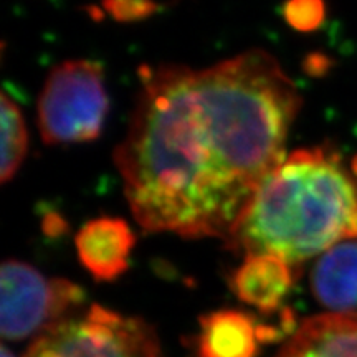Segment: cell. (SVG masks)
<instances>
[{
	"label": "cell",
	"instance_id": "6da1fadb",
	"mask_svg": "<svg viewBox=\"0 0 357 357\" xmlns=\"http://www.w3.org/2000/svg\"><path fill=\"white\" fill-rule=\"evenodd\" d=\"M114 151L124 195L147 231L225 242L258 187L287 158L303 100L278 60L248 50L202 70L142 66Z\"/></svg>",
	"mask_w": 357,
	"mask_h": 357
},
{
	"label": "cell",
	"instance_id": "7a4b0ae2",
	"mask_svg": "<svg viewBox=\"0 0 357 357\" xmlns=\"http://www.w3.org/2000/svg\"><path fill=\"white\" fill-rule=\"evenodd\" d=\"M357 238V171L331 147H301L268 174L225 240L247 255L300 265Z\"/></svg>",
	"mask_w": 357,
	"mask_h": 357
},
{
	"label": "cell",
	"instance_id": "3957f363",
	"mask_svg": "<svg viewBox=\"0 0 357 357\" xmlns=\"http://www.w3.org/2000/svg\"><path fill=\"white\" fill-rule=\"evenodd\" d=\"M108 114V93L100 63L68 60L48 73L38 96L37 119L45 144L95 141Z\"/></svg>",
	"mask_w": 357,
	"mask_h": 357
},
{
	"label": "cell",
	"instance_id": "277c9868",
	"mask_svg": "<svg viewBox=\"0 0 357 357\" xmlns=\"http://www.w3.org/2000/svg\"><path fill=\"white\" fill-rule=\"evenodd\" d=\"M25 357H164L146 321L100 305L38 336Z\"/></svg>",
	"mask_w": 357,
	"mask_h": 357
},
{
	"label": "cell",
	"instance_id": "5b68a950",
	"mask_svg": "<svg viewBox=\"0 0 357 357\" xmlns=\"http://www.w3.org/2000/svg\"><path fill=\"white\" fill-rule=\"evenodd\" d=\"M0 331L6 341L42 336L75 316L83 289L65 278H48L20 260H6L0 270Z\"/></svg>",
	"mask_w": 357,
	"mask_h": 357
},
{
	"label": "cell",
	"instance_id": "8992f818",
	"mask_svg": "<svg viewBox=\"0 0 357 357\" xmlns=\"http://www.w3.org/2000/svg\"><path fill=\"white\" fill-rule=\"evenodd\" d=\"M134 243L128 222L113 217L89 220L75 238L79 261L96 281L118 280L128 270Z\"/></svg>",
	"mask_w": 357,
	"mask_h": 357
},
{
	"label": "cell",
	"instance_id": "52a82bcc",
	"mask_svg": "<svg viewBox=\"0 0 357 357\" xmlns=\"http://www.w3.org/2000/svg\"><path fill=\"white\" fill-rule=\"evenodd\" d=\"M275 357H357V312L312 316Z\"/></svg>",
	"mask_w": 357,
	"mask_h": 357
},
{
	"label": "cell",
	"instance_id": "ba28073f",
	"mask_svg": "<svg viewBox=\"0 0 357 357\" xmlns=\"http://www.w3.org/2000/svg\"><path fill=\"white\" fill-rule=\"evenodd\" d=\"M293 283V266L275 255H247L230 276L236 298L266 314L278 311Z\"/></svg>",
	"mask_w": 357,
	"mask_h": 357
},
{
	"label": "cell",
	"instance_id": "9c48e42d",
	"mask_svg": "<svg viewBox=\"0 0 357 357\" xmlns=\"http://www.w3.org/2000/svg\"><path fill=\"white\" fill-rule=\"evenodd\" d=\"M311 289L329 312H357V238L319 255L311 271Z\"/></svg>",
	"mask_w": 357,
	"mask_h": 357
},
{
	"label": "cell",
	"instance_id": "30bf717a",
	"mask_svg": "<svg viewBox=\"0 0 357 357\" xmlns=\"http://www.w3.org/2000/svg\"><path fill=\"white\" fill-rule=\"evenodd\" d=\"M263 326L247 312L220 310L200 318L195 357H255L265 341Z\"/></svg>",
	"mask_w": 357,
	"mask_h": 357
},
{
	"label": "cell",
	"instance_id": "8fae6325",
	"mask_svg": "<svg viewBox=\"0 0 357 357\" xmlns=\"http://www.w3.org/2000/svg\"><path fill=\"white\" fill-rule=\"evenodd\" d=\"M0 124H2V164H0V181L7 184L13 178L24 162L29 149V132L25 119L19 106L13 102L7 93H2L0 100Z\"/></svg>",
	"mask_w": 357,
	"mask_h": 357
},
{
	"label": "cell",
	"instance_id": "7c38bea8",
	"mask_svg": "<svg viewBox=\"0 0 357 357\" xmlns=\"http://www.w3.org/2000/svg\"><path fill=\"white\" fill-rule=\"evenodd\" d=\"M323 0H288L283 7V15L288 25L298 32H312L324 20Z\"/></svg>",
	"mask_w": 357,
	"mask_h": 357
},
{
	"label": "cell",
	"instance_id": "4fadbf2b",
	"mask_svg": "<svg viewBox=\"0 0 357 357\" xmlns=\"http://www.w3.org/2000/svg\"><path fill=\"white\" fill-rule=\"evenodd\" d=\"M106 13L118 22H137L158 12L154 0H102Z\"/></svg>",
	"mask_w": 357,
	"mask_h": 357
},
{
	"label": "cell",
	"instance_id": "5bb4252c",
	"mask_svg": "<svg viewBox=\"0 0 357 357\" xmlns=\"http://www.w3.org/2000/svg\"><path fill=\"white\" fill-rule=\"evenodd\" d=\"M0 357H17L15 354H13V352L8 349L7 347V344H3L2 346V354H0Z\"/></svg>",
	"mask_w": 357,
	"mask_h": 357
}]
</instances>
